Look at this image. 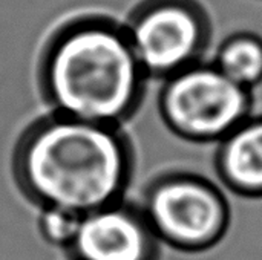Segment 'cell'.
Wrapping results in <instances>:
<instances>
[{
	"mask_svg": "<svg viewBox=\"0 0 262 260\" xmlns=\"http://www.w3.org/2000/svg\"><path fill=\"white\" fill-rule=\"evenodd\" d=\"M11 173L32 207L86 215L127 198L135 150L123 127L48 112L17 138Z\"/></svg>",
	"mask_w": 262,
	"mask_h": 260,
	"instance_id": "obj_1",
	"label": "cell"
},
{
	"mask_svg": "<svg viewBox=\"0 0 262 260\" xmlns=\"http://www.w3.org/2000/svg\"><path fill=\"white\" fill-rule=\"evenodd\" d=\"M150 80L123 21L83 12L57 25L37 61V84L51 113L123 127L140 110Z\"/></svg>",
	"mask_w": 262,
	"mask_h": 260,
	"instance_id": "obj_2",
	"label": "cell"
},
{
	"mask_svg": "<svg viewBox=\"0 0 262 260\" xmlns=\"http://www.w3.org/2000/svg\"><path fill=\"white\" fill-rule=\"evenodd\" d=\"M158 113L178 138L218 144L253 113V93L233 83L210 60L161 81Z\"/></svg>",
	"mask_w": 262,
	"mask_h": 260,
	"instance_id": "obj_3",
	"label": "cell"
},
{
	"mask_svg": "<svg viewBox=\"0 0 262 260\" xmlns=\"http://www.w3.org/2000/svg\"><path fill=\"white\" fill-rule=\"evenodd\" d=\"M135 202L160 241L184 250L206 248L221 239L232 213L230 196L220 182L187 170L160 173Z\"/></svg>",
	"mask_w": 262,
	"mask_h": 260,
	"instance_id": "obj_4",
	"label": "cell"
},
{
	"mask_svg": "<svg viewBox=\"0 0 262 260\" xmlns=\"http://www.w3.org/2000/svg\"><path fill=\"white\" fill-rule=\"evenodd\" d=\"M123 25L149 80L204 61L213 43V21L200 0H140Z\"/></svg>",
	"mask_w": 262,
	"mask_h": 260,
	"instance_id": "obj_5",
	"label": "cell"
},
{
	"mask_svg": "<svg viewBox=\"0 0 262 260\" xmlns=\"http://www.w3.org/2000/svg\"><path fill=\"white\" fill-rule=\"evenodd\" d=\"M158 238L129 198L81 216L69 248L74 260H152Z\"/></svg>",
	"mask_w": 262,
	"mask_h": 260,
	"instance_id": "obj_6",
	"label": "cell"
},
{
	"mask_svg": "<svg viewBox=\"0 0 262 260\" xmlns=\"http://www.w3.org/2000/svg\"><path fill=\"white\" fill-rule=\"evenodd\" d=\"M220 185L238 198L262 196V116H249L216 144Z\"/></svg>",
	"mask_w": 262,
	"mask_h": 260,
	"instance_id": "obj_7",
	"label": "cell"
},
{
	"mask_svg": "<svg viewBox=\"0 0 262 260\" xmlns=\"http://www.w3.org/2000/svg\"><path fill=\"white\" fill-rule=\"evenodd\" d=\"M210 63L233 83L253 92L262 84V38L255 32L235 29L215 48Z\"/></svg>",
	"mask_w": 262,
	"mask_h": 260,
	"instance_id": "obj_8",
	"label": "cell"
},
{
	"mask_svg": "<svg viewBox=\"0 0 262 260\" xmlns=\"http://www.w3.org/2000/svg\"><path fill=\"white\" fill-rule=\"evenodd\" d=\"M81 216L83 215L63 208H37V228L40 236L48 244L57 248L69 250L75 239Z\"/></svg>",
	"mask_w": 262,
	"mask_h": 260,
	"instance_id": "obj_9",
	"label": "cell"
}]
</instances>
